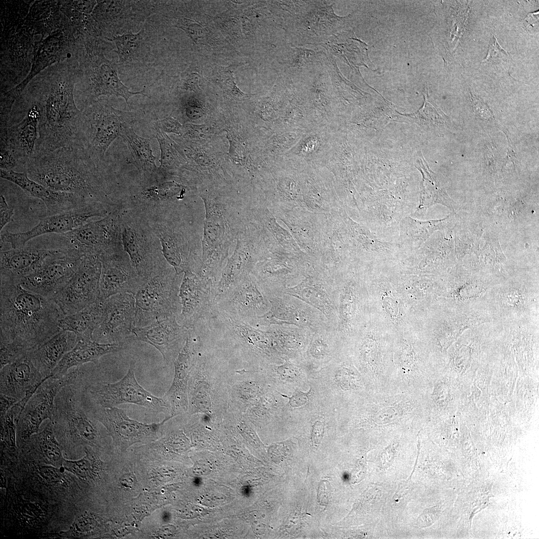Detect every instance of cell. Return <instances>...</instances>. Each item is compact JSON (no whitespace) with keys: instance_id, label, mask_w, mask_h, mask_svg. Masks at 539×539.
<instances>
[{"instance_id":"6da1fadb","label":"cell","mask_w":539,"mask_h":539,"mask_svg":"<svg viewBox=\"0 0 539 539\" xmlns=\"http://www.w3.org/2000/svg\"><path fill=\"white\" fill-rule=\"evenodd\" d=\"M0 366L26 355L61 331L65 316L52 299L0 279Z\"/></svg>"},{"instance_id":"7a4b0ae2","label":"cell","mask_w":539,"mask_h":539,"mask_svg":"<svg viewBox=\"0 0 539 539\" xmlns=\"http://www.w3.org/2000/svg\"><path fill=\"white\" fill-rule=\"evenodd\" d=\"M67 67L47 70L21 94L39 108L38 138L34 155L78 143L81 111L74 95L75 78Z\"/></svg>"},{"instance_id":"3957f363","label":"cell","mask_w":539,"mask_h":539,"mask_svg":"<svg viewBox=\"0 0 539 539\" xmlns=\"http://www.w3.org/2000/svg\"><path fill=\"white\" fill-rule=\"evenodd\" d=\"M99 166L77 143L34 156L24 172L50 189L75 194L89 204L116 207Z\"/></svg>"},{"instance_id":"277c9868","label":"cell","mask_w":539,"mask_h":539,"mask_svg":"<svg viewBox=\"0 0 539 539\" xmlns=\"http://www.w3.org/2000/svg\"><path fill=\"white\" fill-rule=\"evenodd\" d=\"M289 44L320 45L350 26V15L340 16L326 0L275 1Z\"/></svg>"},{"instance_id":"5b68a950","label":"cell","mask_w":539,"mask_h":539,"mask_svg":"<svg viewBox=\"0 0 539 539\" xmlns=\"http://www.w3.org/2000/svg\"><path fill=\"white\" fill-rule=\"evenodd\" d=\"M185 205L145 218L159 239L163 255L178 274L197 273L201 267L198 239Z\"/></svg>"},{"instance_id":"8992f818","label":"cell","mask_w":539,"mask_h":539,"mask_svg":"<svg viewBox=\"0 0 539 539\" xmlns=\"http://www.w3.org/2000/svg\"><path fill=\"white\" fill-rule=\"evenodd\" d=\"M487 304L498 322L539 323L538 274L515 270L491 288Z\"/></svg>"},{"instance_id":"52a82bcc","label":"cell","mask_w":539,"mask_h":539,"mask_svg":"<svg viewBox=\"0 0 539 539\" xmlns=\"http://www.w3.org/2000/svg\"><path fill=\"white\" fill-rule=\"evenodd\" d=\"M137 121L135 113L116 109L107 101L98 99L81 111L78 143L100 165L123 127Z\"/></svg>"},{"instance_id":"ba28073f","label":"cell","mask_w":539,"mask_h":539,"mask_svg":"<svg viewBox=\"0 0 539 539\" xmlns=\"http://www.w3.org/2000/svg\"><path fill=\"white\" fill-rule=\"evenodd\" d=\"M182 274L169 264L142 280L134 295L135 327L147 326L156 320L175 315L181 310L179 297Z\"/></svg>"},{"instance_id":"9c48e42d","label":"cell","mask_w":539,"mask_h":539,"mask_svg":"<svg viewBox=\"0 0 539 539\" xmlns=\"http://www.w3.org/2000/svg\"><path fill=\"white\" fill-rule=\"evenodd\" d=\"M119 216L123 249L142 280L169 264L159 239L145 217L120 206Z\"/></svg>"},{"instance_id":"30bf717a","label":"cell","mask_w":539,"mask_h":539,"mask_svg":"<svg viewBox=\"0 0 539 539\" xmlns=\"http://www.w3.org/2000/svg\"><path fill=\"white\" fill-rule=\"evenodd\" d=\"M185 186L172 179L138 177L118 202L121 207L144 217L160 215L182 205L186 193Z\"/></svg>"},{"instance_id":"8fae6325","label":"cell","mask_w":539,"mask_h":539,"mask_svg":"<svg viewBox=\"0 0 539 539\" xmlns=\"http://www.w3.org/2000/svg\"><path fill=\"white\" fill-rule=\"evenodd\" d=\"M51 421L54 431L65 444L74 447L96 444L95 426L71 385L63 387L56 395Z\"/></svg>"},{"instance_id":"7c38bea8","label":"cell","mask_w":539,"mask_h":539,"mask_svg":"<svg viewBox=\"0 0 539 539\" xmlns=\"http://www.w3.org/2000/svg\"><path fill=\"white\" fill-rule=\"evenodd\" d=\"M75 368L62 377L47 378L29 399L15 421L19 447L22 448L38 433L43 421L52 420L56 395L63 387L74 384L82 373V366Z\"/></svg>"},{"instance_id":"4fadbf2b","label":"cell","mask_w":539,"mask_h":539,"mask_svg":"<svg viewBox=\"0 0 539 539\" xmlns=\"http://www.w3.org/2000/svg\"><path fill=\"white\" fill-rule=\"evenodd\" d=\"M120 206L102 219L90 221L59 235L62 248L81 257L101 253L122 245L119 222Z\"/></svg>"},{"instance_id":"5bb4252c","label":"cell","mask_w":539,"mask_h":539,"mask_svg":"<svg viewBox=\"0 0 539 539\" xmlns=\"http://www.w3.org/2000/svg\"><path fill=\"white\" fill-rule=\"evenodd\" d=\"M115 208L103 204H90L68 211L45 216L30 230L12 233L0 232V243L9 244L10 248L25 245L29 240L48 234H62L69 232L83 225L95 217H103Z\"/></svg>"},{"instance_id":"9a60e30c","label":"cell","mask_w":539,"mask_h":539,"mask_svg":"<svg viewBox=\"0 0 539 539\" xmlns=\"http://www.w3.org/2000/svg\"><path fill=\"white\" fill-rule=\"evenodd\" d=\"M101 262L97 255L83 256L66 285L52 298L66 316L76 313L97 299Z\"/></svg>"},{"instance_id":"2e32d148","label":"cell","mask_w":539,"mask_h":539,"mask_svg":"<svg viewBox=\"0 0 539 539\" xmlns=\"http://www.w3.org/2000/svg\"><path fill=\"white\" fill-rule=\"evenodd\" d=\"M82 257L71 251L55 248L40 267L16 282L28 290L52 299L68 283Z\"/></svg>"},{"instance_id":"e0dca14e","label":"cell","mask_w":539,"mask_h":539,"mask_svg":"<svg viewBox=\"0 0 539 539\" xmlns=\"http://www.w3.org/2000/svg\"><path fill=\"white\" fill-rule=\"evenodd\" d=\"M102 319L94 331L92 339L102 343L125 345L133 341L135 327L134 295L120 293L102 301Z\"/></svg>"},{"instance_id":"ac0fdd59","label":"cell","mask_w":539,"mask_h":539,"mask_svg":"<svg viewBox=\"0 0 539 539\" xmlns=\"http://www.w3.org/2000/svg\"><path fill=\"white\" fill-rule=\"evenodd\" d=\"M89 391L94 402L101 407L111 408L130 403L170 414L169 408L163 398L153 395L137 382L133 365L119 381L92 386Z\"/></svg>"},{"instance_id":"d6986e66","label":"cell","mask_w":539,"mask_h":539,"mask_svg":"<svg viewBox=\"0 0 539 539\" xmlns=\"http://www.w3.org/2000/svg\"><path fill=\"white\" fill-rule=\"evenodd\" d=\"M183 273L179 291L181 310L177 320L191 329L208 318L216 308L217 282L191 271Z\"/></svg>"},{"instance_id":"ffe728a7","label":"cell","mask_w":539,"mask_h":539,"mask_svg":"<svg viewBox=\"0 0 539 539\" xmlns=\"http://www.w3.org/2000/svg\"><path fill=\"white\" fill-rule=\"evenodd\" d=\"M101 270L97 300L102 301L120 293L135 295L142 280L122 245L99 255Z\"/></svg>"},{"instance_id":"44dd1931","label":"cell","mask_w":539,"mask_h":539,"mask_svg":"<svg viewBox=\"0 0 539 539\" xmlns=\"http://www.w3.org/2000/svg\"><path fill=\"white\" fill-rule=\"evenodd\" d=\"M89 68V78L76 86L78 97L82 100L83 108L97 100L101 96H115L122 97L129 108L128 100L132 96L143 95L144 90L132 92L120 80L115 63L106 59L103 55L95 56Z\"/></svg>"},{"instance_id":"7402d4cb","label":"cell","mask_w":539,"mask_h":539,"mask_svg":"<svg viewBox=\"0 0 539 539\" xmlns=\"http://www.w3.org/2000/svg\"><path fill=\"white\" fill-rule=\"evenodd\" d=\"M97 410L95 417L108 430L116 444L124 449L133 444L155 439L164 424L174 417L167 415L160 423L145 424L130 418L123 409L116 407Z\"/></svg>"},{"instance_id":"603a6c76","label":"cell","mask_w":539,"mask_h":539,"mask_svg":"<svg viewBox=\"0 0 539 539\" xmlns=\"http://www.w3.org/2000/svg\"><path fill=\"white\" fill-rule=\"evenodd\" d=\"M133 341H141L155 347L166 364L174 362L183 349L189 329L180 324L173 315L158 319L142 327H134Z\"/></svg>"},{"instance_id":"cb8c5ba5","label":"cell","mask_w":539,"mask_h":539,"mask_svg":"<svg viewBox=\"0 0 539 539\" xmlns=\"http://www.w3.org/2000/svg\"><path fill=\"white\" fill-rule=\"evenodd\" d=\"M216 304L220 310L248 323L256 318L268 307L262 291L251 273L219 299Z\"/></svg>"},{"instance_id":"d4e9b609","label":"cell","mask_w":539,"mask_h":539,"mask_svg":"<svg viewBox=\"0 0 539 539\" xmlns=\"http://www.w3.org/2000/svg\"><path fill=\"white\" fill-rule=\"evenodd\" d=\"M198 347L197 337L189 331L186 343L173 362L174 374L172 383L163 397L169 408L170 415L173 417L188 412V382Z\"/></svg>"},{"instance_id":"484cf974","label":"cell","mask_w":539,"mask_h":539,"mask_svg":"<svg viewBox=\"0 0 539 539\" xmlns=\"http://www.w3.org/2000/svg\"><path fill=\"white\" fill-rule=\"evenodd\" d=\"M0 178L18 186L28 195L40 199L49 216L90 205L78 196L50 189L30 179L25 172L0 169Z\"/></svg>"},{"instance_id":"4316f807","label":"cell","mask_w":539,"mask_h":539,"mask_svg":"<svg viewBox=\"0 0 539 539\" xmlns=\"http://www.w3.org/2000/svg\"><path fill=\"white\" fill-rule=\"evenodd\" d=\"M451 295L453 304L488 305L491 288L501 280L493 276L470 269L458 262L452 270Z\"/></svg>"},{"instance_id":"83f0119b","label":"cell","mask_w":539,"mask_h":539,"mask_svg":"<svg viewBox=\"0 0 539 539\" xmlns=\"http://www.w3.org/2000/svg\"><path fill=\"white\" fill-rule=\"evenodd\" d=\"M0 395L17 402L27 393H34L47 378L34 365L27 354L0 368Z\"/></svg>"},{"instance_id":"f1b7e54d","label":"cell","mask_w":539,"mask_h":539,"mask_svg":"<svg viewBox=\"0 0 539 539\" xmlns=\"http://www.w3.org/2000/svg\"><path fill=\"white\" fill-rule=\"evenodd\" d=\"M54 250L26 245L18 248L1 249L0 279L17 282L40 267Z\"/></svg>"},{"instance_id":"f546056e","label":"cell","mask_w":539,"mask_h":539,"mask_svg":"<svg viewBox=\"0 0 539 539\" xmlns=\"http://www.w3.org/2000/svg\"><path fill=\"white\" fill-rule=\"evenodd\" d=\"M124 345L102 343L89 339H78L74 347L66 353L52 371L51 377L58 378L70 369L88 363L98 364L99 359L109 353L123 349Z\"/></svg>"},{"instance_id":"4dcf8cb0","label":"cell","mask_w":539,"mask_h":539,"mask_svg":"<svg viewBox=\"0 0 539 539\" xmlns=\"http://www.w3.org/2000/svg\"><path fill=\"white\" fill-rule=\"evenodd\" d=\"M77 341L74 332L61 330L27 354L38 369L50 377L54 368Z\"/></svg>"},{"instance_id":"1f68e13d","label":"cell","mask_w":539,"mask_h":539,"mask_svg":"<svg viewBox=\"0 0 539 539\" xmlns=\"http://www.w3.org/2000/svg\"><path fill=\"white\" fill-rule=\"evenodd\" d=\"M414 164L422 176L419 204L416 212L424 213L431 206L440 204L455 213V202L442 186L436 174L429 168L421 152L417 153Z\"/></svg>"},{"instance_id":"d6a6232c","label":"cell","mask_w":539,"mask_h":539,"mask_svg":"<svg viewBox=\"0 0 539 539\" xmlns=\"http://www.w3.org/2000/svg\"><path fill=\"white\" fill-rule=\"evenodd\" d=\"M456 219L454 212L439 220L420 221L405 217L400 226L401 242L406 247L420 248L436 231L453 227Z\"/></svg>"},{"instance_id":"836d02e7","label":"cell","mask_w":539,"mask_h":539,"mask_svg":"<svg viewBox=\"0 0 539 539\" xmlns=\"http://www.w3.org/2000/svg\"><path fill=\"white\" fill-rule=\"evenodd\" d=\"M326 52L339 58L352 67L357 68L365 65L368 60L366 45L361 41L351 29H344L329 37L320 45Z\"/></svg>"},{"instance_id":"e575fe53","label":"cell","mask_w":539,"mask_h":539,"mask_svg":"<svg viewBox=\"0 0 539 539\" xmlns=\"http://www.w3.org/2000/svg\"><path fill=\"white\" fill-rule=\"evenodd\" d=\"M132 125H125L120 136L127 145L135 164L140 172L139 177L158 178V168L151 147V139L139 136L133 129Z\"/></svg>"},{"instance_id":"d590c367","label":"cell","mask_w":539,"mask_h":539,"mask_svg":"<svg viewBox=\"0 0 539 539\" xmlns=\"http://www.w3.org/2000/svg\"><path fill=\"white\" fill-rule=\"evenodd\" d=\"M318 61L316 51L288 43L283 53V78L287 83H296Z\"/></svg>"},{"instance_id":"8d00e7d4","label":"cell","mask_w":539,"mask_h":539,"mask_svg":"<svg viewBox=\"0 0 539 539\" xmlns=\"http://www.w3.org/2000/svg\"><path fill=\"white\" fill-rule=\"evenodd\" d=\"M102 301L97 300L76 313L64 316L59 321L60 329L74 332L78 339H92L94 331L102 319Z\"/></svg>"},{"instance_id":"74e56055","label":"cell","mask_w":539,"mask_h":539,"mask_svg":"<svg viewBox=\"0 0 539 539\" xmlns=\"http://www.w3.org/2000/svg\"><path fill=\"white\" fill-rule=\"evenodd\" d=\"M24 446H27L29 452L37 455L48 465L62 467L64 458L61 445L54 435L53 424L51 420L42 431L33 435Z\"/></svg>"},{"instance_id":"f35d334b","label":"cell","mask_w":539,"mask_h":539,"mask_svg":"<svg viewBox=\"0 0 539 539\" xmlns=\"http://www.w3.org/2000/svg\"><path fill=\"white\" fill-rule=\"evenodd\" d=\"M469 221H458L454 225V248L458 262L460 263L467 255L475 254L479 248L482 232L477 225Z\"/></svg>"},{"instance_id":"ab89813d","label":"cell","mask_w":539,"mask_h":539,"mask_svg":"<svg viewBox=\"0 0 539 539\" xmlns=\"http://www.w3.org/2000/svg\"><path fill=\"white\" fill-rule=\"evenodd\" d=\"M155 137L161 152L160 166L158 168L159 178L171 179L173 172L181 162V159L174 141L167 135L155 129Z\"/></svg>"},{"instance_id":"60d3db41","label":"cell","mask_w":539,"mask_h":539,"mask_svg":"<svg viewBox=\"0 0 539 539\" xmlns=\"http://www.w3.org/2000/svg\"><path fill=\"white\" fill-rule=\"evenodd\" d=\"M120 64H126L137 59L144 45V30L136 33L122 34L113 37Z\"/></svg>"},{"instance_id":"b9f144b4","label":"cell","mask_w":539,"mask_h":539,"mask_svg":"<svg viewBox=\"0 0 539 539\" xmlns=\"http://www.w3.org/2000/svg\"><path fill=\"white\" fill-rule=\"evenodd\" d=\"M85 455L79 460L72 461L64 459L62 468L81 479H92L99 471L98 460L87 447H85Z\"/></svg>"},{"instance_id":"7bdbcfd3","label":"cell","mask_w":539,"mask_h":539,"mask_svg":"<svg viewBox=\"0 0 539 539\" xmlns=\"http://www.w3.org/2000/svg\"><path fill=\"white\" fill-rule=\"evenodd\" d=\"M19 410L13 405L5 414L0 416L1 445L3 449L14 452L16 449V427L15 421Z\"/></svg>"},{"instance_id":"ee69618b","label":"cell","mask_w":539,"mask_h":539,"mask_svg":"<svg viewBox=\"0 0 539 539\" xmlns=\"http://www.w3.org/2000/svg\"><path fill=\"white\" fill-rule=\"evenodd\" d=\"M429 101L425 98L423 106L415 113L402 115L408 121L415 122L420 125L428 124H438L443 122L442 116L436 111H431L432 107Z\"/></svg>"},{"instance_id":"f6af8a7d","label":"cell","mask_w":539,"mask_h":539,"mask_svg":"<svg viewBox=\"0 0 539 539\" xmlns=\"http://www.w3.org/2000/svg\"><path fill=\"white\" fill-rule=\"evenodd\" d=\"M176 26L183 29L197 44H199V40L203 38L206 34V30L203 26L198 22L190 18H181Z\"/></svg>"},{"instance_id":"bcb514c9","label":"cell","mask_w":539,"mask_h":539,"mask_svg":"<svg viewBox=\"0 0 539 539\" xmlns=\"http://www.w3.org/2000/svg\"><path fill=\"white\" fill-rule=\"evenodd\" d=\"M220 78L221 86L228 95L239 100H243L248 97L247 94L243 92L237 87L235 78L230 70L221 71Z\"/></svg>"},{"instance_id":"7dc6e473","label":"cell","mask_w":539,"mask_h":539,"mask_svg":"<svg viewBox=\"0 0 539 539\" xmlns=\"http://www.w3.org/2000/svg\"><path fill=\"white\" fill-rule=\"evenodd\" d=\"M400 404L382 407L375 412L374 417L376 423H386L393 422L404 415Z\"/></svg>"},{"instance_id":"c3c4849f","label":"cell","mask_w":539,"mask_h":539,"mask_svg":"<svg viewBox=\"0 0 539 539\" xmlns=\"http://www.w3.org/2000/svg\"><path fill=\"white\" fill-rule=\"evenodd\" d=\"M155 128L166 134L175 133L183 136L184 132V125L171 116L158 120L155 123Z\"/></svg>"},{"instance_id":"681fc988","label":"cell","mask_w":539,"mask_h":539,"mask_svg":"<svg viewBox=\"0 0 539 539\" xmlns=\"http://www.w3.org/2000/svg\"><path fill=\"white\" fill-rule=\"evenodd\" d=\"M38 471L40 477L49 484H60L64 480V475L59 468L51 465L42 466L39 467Z\"/></svg>"},{"instance_id":"f907efd6","label":"cell","mask_w":539,"mask_h":539,"mask_svg":"<svg viewBox=\"0 0 539 539\" xmlns=\"http://www.w3.org/2000/svg\"><path fill=\"white\" fill-rule=\"evenodd\" d=\"M14 215V209L10 207L2 195L0 198V230L3 231V228L12 219Z\"/></svg>"},{"instance_id":"816d5d0a","label":"cell","mask_w":539,"mask_h":539,"mask_svg":"<svg viewBox=\"0 0 539 539\" xmlns=\"http://www.w3.org/2000/svg\"><path fill=\"white\" fill-rule=\"evenodd\" d=\"M230 142L229 155L231 157L240 163L248 162V154L245 149L240 143L231 140Z\"/></svg>"},{"instance_id":"f5cc1de1","label":"cell","mask_w":539,"mask_h":539,"mask_svg":"<svg viewBox=\"0 0 539 539\" xmlns=\"http://www.w3.org/2000/svg\"><path fill=\"white\" fill-rule=\"evenodd\" d=\"M308 393H302L297 391L291 397L281 395L289 399L288 404L292 407H300L305 404L308 400Z\"/></svg>"},{"instance_id":"db71d44e","label":"cell","mask_w":539,"mask_h":539,"mask_svg":"<svg viewBox=\"0 0 539 539\" xmlns=\"http://www.w3.org/2000/svg\"><path fill=\"white\" fill-rule=\"evenodd\" d=\"M330 485L328 482H321L318 488V498L320 504L327 505L330 496Z\"/></svg>"},{"instance_id":"11a10c76","label":"cell","mask_w":539,"mask_h":539,"mask_svg":"<svg viewBox=\"0 0 539 539\" xmlns=\"http://www.w3.org/2000/svg\"><path fill=\"white\" fill-rule=\"evenodd\" d=\"M185 113L188 118L193 120L199 118L203 115L202 109L191 101L188 102L185 108Z\"/></svg>"},{"instance_id":"9f6ffc18","label":"cell","mask_w":539,"mask_h":539,"mask_svg":"<svg viewBox=\"0 0 539 539\" xmlns=\"http://www.w3.org/2000/svg\"><path fill=\"white\" fill-rule=\"evenodd\" d=\"M323 431L324 427L322 424L319 421L315 423L313 426L311 435V439L313 444L316 445L319 444L323 434Z\"/></svg>"},{"instance_id":"6f0895ef","label":"cell","mask_w":539,"mask_h":539,"mask_svg":"<svg viewBox=\"0 0 539 539\" xmlns=\"http://www.w3.org/2000/svg\"><path fill=\"white\" fill-rule=\"evenodd\" d=\"M198 77L196 73H191L186 78L183 83V88L187 90L195 91L198 88Z\"/></svg>"},{"instance_id":"680465c9","label":"cell","mask_w":539,"mask_h":539,"mask_svg":"<svg viewBox=\"0 0 539 539\" xmlns=\"http://www.w3.org/2000/svg\"><path fill=\"white\" fill-rule=\"evenodd\" d=\"M17 402L10 398L0 395V416L6 413Z\"/></svg>"},{"instance_id":"91938a15","label":"cell","mask_w":539,"mask_h":539,"mask_svg":"<svg viewBox=\"0 0 539 539\" xmlns=\"http://www.w3.org/2000/svg\"><path fill=\"white\" fill-rule=\"evenodd\" d=\"M124 482L126 483V486H127V487H130V486H131L132 484L134 482V477H132L131 475H126L125 477H123L122 480L121 481V483Z\"/></svg>"}]
</instances>
